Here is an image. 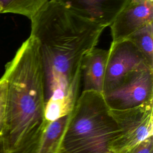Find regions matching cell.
I'll use <instances>...</instances> for the list:
<instances>
[{"instance_id": "obj_6", "label": "cell", "mask_w": 153, "mask_h": 153, "mask_svg": "<svg viewBox=\"0 0 153 153\" xmlns=\"http://www.w3.org/2000/svg\"><path fill=\"white\" fill-rule=\"evenodd\" d=\"M145 68L153 69L133 42L128 39L112 42L108 50L102 94L116 87L133 72Z\"/></svg>"}, {"instance_id": "obj_18", "label": "cell", "mask_w": 153, "mask_h": 153, "mask_svg": "<svg viewBox=\"0 0 153 153\" xmlns=\"http://www.w3.org/2000/svg\"><path fill=\"white\" fill-rule=\"evenodd\" d=\"M0 12H1V7H0Z\"/></svg>"}, {"instance_id": "obj_8", "label": "cell", "mask_w": 153, "mask_h": 153, "mask_svg": "<svg viewBox=\"0 0 153 153\" xmlns=\"http://www.w3.org/2000/svg\"><path fill=\"white\" fill-rule=\"evenodd\" d=\"M75 14L104 28L109 26L130 0H53Z\"/></svg>"}, {"instance_id": "obj_10", "label": "cell", "mask_w": 153, "mask_h": 153, "mask_svg": "<svg viewBox=\"0 0 153 153\" xmlns=\"http://www.w3.org/2000/svg\"><path fill=\"white\" fill-rule=\"evenodd\" d=\"M70 114L48 122L41 138L37 153H59L61 142Z\"/></svg>"}, {"instance_id": "obj_5", "label": "cell", "mask_w": 153, "mask_h": 153, "mask_svg": "<svg viewBox=\"0 0 153 153\" xmlns=\"http://www.w3.org/2000/svg\"><path fill=\"white\" fill-rule=\"evenodd\" d=\"M103 95L109 108L114 110L134 108L153 102V69L133 72Z\"/></svg>"}, {"instance_id": "obj_12", "label": "cell", "mask_w": 153, "mask_h": 153, "mask_svg": "<svg viewBox=\"0 0 153 153\" xmlns=\"http://www.w3.org/2000/svg\"><path fill=\"white\" fill-rule=\"evenodd\" d=\"M127 39L134 44L153 68V23L144 26Z\"/></svg>"}, {"instance_id": "obj_1", "label": "cell", "mask_w": 153, "mask_h": 153, "mask_svg": "<svg viewBox=\"0 0 153 153\" xmlns=\"http://www.w3.org/2000/svg\"><path fill=\"white\" fill-rule=\"evenodd\" d=\"M43 72L45 116L69 114L79 97L84 55L96 47L103 27L49 0L30 19Z\"/></svg>"}, {"instance_id": "obj_9", "label": "cell", "mask_w": 153, "mask_h": 153, "mask_svg": "<svg viewBox=\"0 0 153 153\" xmlns=\"http://www.w3.org/2000/svg\"><path fill=\"white\" fill-rule=\"evenodd\" d=\"M108 50L94 47L83 56L81 64L82 91H94L103 93Z\"/></svg>"}, {"instance_id": "obj_15", "label": "cell", "mask_w": 153, "mask_h": 153, "mask_svg": "<svg viewBox=\"0 0 153 153\" xmlns=\"http://www.w3.org/2000/svg\"><path fill=\"white\" fill-rule=\"evenodd\" d=\"M127 153H153V137L145 141Z\"/></svg>"}, {"instance_id": "obj_14", "label": "cell", "mask_w": 153, "mask_h": 153, "mask_svg": "<svg viewBox=\"0 0 153 153\" xmlns=\"http://www.w3.org/2000/svg\"><path fill=\"white\" fill-rule=\"evenodd\" d=\"M45 128L36 136H35L26 143L23 144L21 146L15 149L8 151L7 153H37L39 146L41 138Z\"/></svg>"}, {"instance_id": "obj_2", "label": "cell", "mask_w": 153, "mask_h": 153, "mask_svg": "<svg viewBox=\"0 0 153 153\" xmlns=\"http://www.w3.org/2000/svg\"><path fill=\"white\" fill-rule=\"evenodd\" d=\"M7 83L5 127L1 138L6 152L26 143L47 126L43 72L39 47L30 36L5 66Z\"/></svg>"}, {"instance_id": "obj_17", "label": "cell", "mask_w": 153, "mask_h": 153, "mask_svg": "<svg viewBox=\"0 0 153 153\" xmlns=\"http://www.w3.org/2000/svg\"><path fill=\"white\" fill-rule=\"evenodd\" d=\"M59 153H67V152H65L64 151H63V150L60 149V152H59Z\"/></svg>"}, {"instance_id": "obj_11", "label": "cell", "mask_w": 153, "mask_h": 153, "mask_svg": "<svg viewBox=\"0 0 153 153\" xmlns=\"http://www.w3.org/2000/svg\"><path fill=\"white\" fill-rule=\"evenodd\" d=\"M49 0H0V13H13L30 20Z\"/></svg>"}, {"instance_id": "obj_3", "label": "cell", "mask_w": 153, "mask_h": 153, "mask_svg": "<svg viewBox=\"0 0 153 153\" xmlns=\"http://www.w3.org/2000/svg\"><path fill=\"white\" fill-rule=\"evenodd\" d=\"M117 131L103 94L82 91L70 114L61 149L67 153H109Z\"/></svg>"}, {"instance_id": "obj_7", "label": "cell", "mask_w": 153, "mask_h": 153, "mask_svg": "<svg viewBox=\"0 0 153 153\" xmlns=\"http://www.w3.org/2000/svg\"><path fill=\"white\" fill-rule=\"evenodd\" d=\"M151 23H153L152 0H130L109 26L112 42L127 39Z\"/></svg>"}, {"instance_id": "obj_16", "label": "cell", "mask_w": 153, "mask_h": 153, "mask_svg": "<svg viewBox=\"0 0 153 153\" xmlns=\"http://www.w3.org/2000/svg\"><path fill=\"white\" fill-rule=\"evenodd\" d=\"M0 153H7L5 148L4 146V143L1 136H0Z\"/></svg>"}, {"instance_id": "obj_13", "label": "cell", "mask_w": 153, "mask_h": 153, "mask_svg": "<svg viewBox=\"0 0 153 153\" xmlns=\"http://www.w3.org/2000/svg\"><path fill=\"white\" fill-rule=\"evenodd\" d=\"M7 102V83L5 79L1 77L0 79V136L3 133L6 114Z\"/></svg>"}, {"instance_id": "obj_4", "label": "cell", "mask_w": 153, "mask_h": 153, "mask_svg": "<svg viewBox=\"0 0 153 153\" xmlns=\"http://www.w3.org/2000/svg\"><path fill=\"white\" fill-rule=\"evenodd\" d=\"M109 109L118 131L109 153H127L153 137V102L131 109Z\"/></svg>"}]
</instances>
